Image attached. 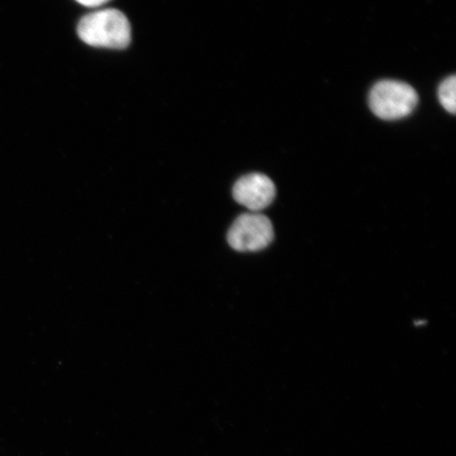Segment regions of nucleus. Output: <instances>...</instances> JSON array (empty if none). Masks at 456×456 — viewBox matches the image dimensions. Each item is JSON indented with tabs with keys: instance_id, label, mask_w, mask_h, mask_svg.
Listing matches in <instances>:
<instances>
[{
	"instance_id": "obj_4",
	"label": "nucleus",
	"mask_w": 456,
	"mask_h": 456,
	"mask_svg": "<svg viewBox=\"0 0 456 456\" xmlns=\"http://www.w3.org/2000/svg\"><path fill=\"white\" fill-rule=\"evenodd\" d=\"M233 198L239 204L252 210H260L270 207L276 197V187L273 181L262 174H250L237 181L232 190Z\"/></svg>"
},
{
	"instance_id": "obj_6",
	"label": "nucleus",
	"mask_w": 456,
	"mask_h": 456,
	"mask_svg": "<svg viewBox=\"0 0 456 456\" xmlns=\"http://www.w3.org/2000/svg\"><path fill=\"white\" fill-rule=\"evenodd\" d=\"M76 2L79 4L85 5V7L98 8L110 2V0H76Z\"/></svg>"
},
{
	"instance_id": "obj_2",
	"label": "nucleus",
	"mask_w": 456,
	"mask_h": 456,
	"mask_svg": "<svg viewBox=\"0 0 456 456\" xmlns=\"http://www.w3.org/2000/svg\"><path fill=\"white\" fill-rule=\"evenodd\" d=\"M419 102V95L409 84L385 79L370 90L369 105L379 118L395 121L410 116Z\"/></svg>"
},
{
	"instance_id": "obj_5",
	"label": "nucleus",
	"mask_w": 456,
	"mask_h": 456,
	"mask_svg": "<svg viewBox=\"0 0 456 456\" xmlns=\"http://www.w3.org/2000/svg\"><path fill=\"white\" fill-rule=\"evenodd\" d=\"M438 99L442 106L449 113L455 114L456 110V77L444 79L438 88Z\"/></svg>"
},
{
	"instance_id": "obj_3",
	"label": "nucleus",
	"mask_w": 456,
	"mask_h": 456,
	"mask_svg": "<svg viewBox=\"0 0 456 456\" xmlns=\"http://www.w3.org/2000/svg\"><path fill=\"white\" fill-rule=\"evenodd\" d=\"M273 239L272 222L260 214H244L238 216L227 235L228 243L238 252H259L269 247Z\"/></svg>"
},
{
	"instance_id": "obj_1",
	"label": "nucleus",
	"mask_w": 456,
	"mask_h": 456,
	"mask_svg": "<svg viewBox=\"0 0 456 456\" xmlns=\"http://www.w3.org/2000/svg\"><path fill=\"white\" fill-rule=\"evenodd\" d=\"M77 34L84 43L99 48L125 49L131 41L127 17L116 9L84 16L78 22Z\"/></svg>"
}]
</instances>
